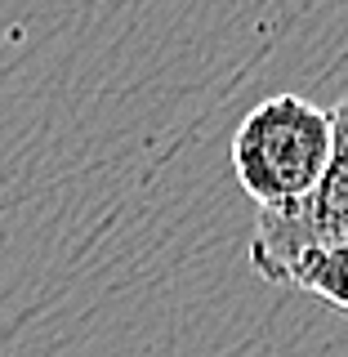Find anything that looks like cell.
<instances>
[{"label": "cell", "mask_w": 348, "mask_h": 357, "mask_svg": "<svg viewBox=\"0 0 348 357\" xmlns=\"http://www.w3.org/2000/svg\"><path fill=\"white\" fill-rule=\"evenodd\" d=\"M331 121H335V148L317 192L295 201V206L259 210V219H255L250 268L264 282H277L282 268L312 245L348 241V94L331 107Z\"/></svg>", "instance_id": "2"}, {"label": "cell", "mask_w": 348, "mask_h": 357, "mask_svg": "<svg viewBox=\"0 0 348 357\" xmlns=\"http://www.w3.org/2000/svg\"><path fill=\"white\" fill-rule=\"evenodd\" d=\"M335 121L304 94H273L232 134V178L259 210L295 206L317 192L331 165Z\"/></svg>", "instance_id": "1"}, {"label": "cell", "mask_w": 348, "mask_h": 357, "mask_svg": "<svg viewBox=\"0 0 348 357\" xmlns=\"http://www.w3.org/2000/svg\"><path fill=\"white\" fill-rule=\"evenodd\" d=\"M277 286L308 290V295L348 312V241H326V245H312V250L295 255L282 268Z\"/></svg>", "instance_id": "3"}]
</instances>
